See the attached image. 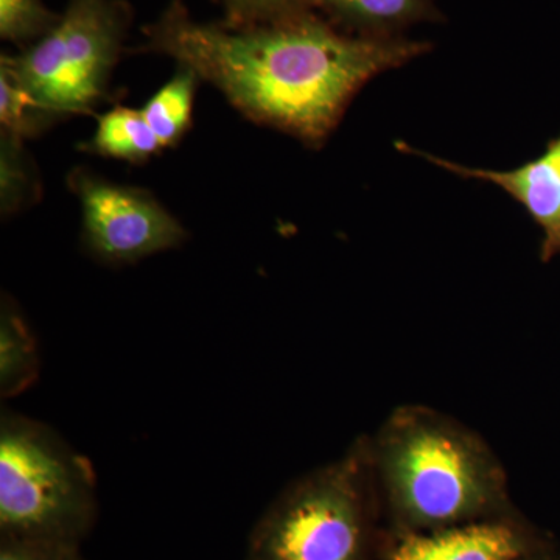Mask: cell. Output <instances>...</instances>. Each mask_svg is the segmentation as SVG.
Segmentation results:
<instances>
[{
	"label": "cell",
	"mask_w": 560,
	"mask_h": 560,
	"mask_svg": "<svg viewBox=\"0 0 560 560\" xmlns=\"http://www.w3.org/2000/svg\"><path fill=\"white\" fill-rule=\"evenodd\" d=\"M405 154L422 158L442 171L459 178L485 180L506 191L512 200L523 206L534 223L544 232L540 243V260L550 261L560 254V135L548 143L536 160L512 171H489L467 167L456 162L434 156L405 142L396 143Z\"/></svg>",
	"instance_id": "cell-8"
},
{
	"label": "cell",
	"mask_w": 560,
	"mask_h": 560,
	"mask_svg": "<svg viewBox=\"0 0 560 560\" xmlns=\"http://www.w3.org/2000/svg\"><path fill=\"white\" fill-rule=\"evenodd\" d=\"M313 9L352 35L396 38L419 24L442 22L436 0H313Z\"/></svg>",
	"instance_id": "cell-9"
},
{
	"label": "cell",
	"mask_w": 560,
	"mask_h": 560,
	"mask_svg": "<svg viewBox=\"0 0 560 560\" xmlns=\"http://www.w3.org/2000/svg\"><path fill=\"white\" fill-rule=\"evenodd\" d=\"M368 442L389 533H427L518 512L497 453L451 415L401 405Z\"/></svg>",
	"instance_id": "cell-2"
},
{
	"label": "cell",
	"mask_w": 560,
	"mask_h": 560,
	"mask_svg": "<svg viewBox=\"0 0 560 560\" xmlns=\"http://www.w3.org/2000/svg\"><path fill=\"white\" fill-rule=\"evenodd\" d=\"M70 190L81 206V241L106 265H130L178 248L183 224L150 191L120 186L86 168L69 173Z\"/></svg>",
	"instance_id": "cell-6"
},
{
	"label": "cell",
	"mask_w": 560,
	"mask_h": 560,
	"mask_svg": "<svg viewBox=\"0 0 560 560\" xmlns=\"http://www.w3.org/2000/svg\"><path fill=\"white\" fill-rule=\"evenodd\" d=\"M226 9V24H264L312 11L313 0H221ZM316 11V10H315Z\"/></svg>",
	"instance_id": "cell-16"
},
{
	"label": "cell",
	"mask_w": 560,
	"mask_h": 560,
	"mask_svg": "<svg viewBox=\"0 0 560 560\" xmlns=\"http://www.w3.org/2000/svg\"><path fill=\"white\" fill-rule=\"evenodd\" d=\"M552 541L518 511L427 533H388L383 560H517Z\"/></svg>",
	"instance_id": "cell-7"
},
{
	"label": "cell",
	"mask_w": 560,
	"mask_h": 560,
	"mask_svg": "<svg viewBox=\"0 0 560 560\" xmlns=\"http://www.w3.org/2000/svg\"><path fill=\"white\" fill-rule=\"evenodd\" d=\"M81 149L131 164L149 161L164 150L142 110L121 105L98 117L97 130Z\"/></svg>",
	"instance_id": "cell-11"
},
{
	"label": "cell",
	"mask_w": 560,
	"mask_h": 560,
	"mask_svg": "<svg viewBox=\"0 0 560 560\" xmlns=\"http://www.w3.org/2000/svg\"><path fill=\"white\" fill-rule=\"evenodd\" d=\"M200 77L179 66L178 72L143 105V117L154 136L160 139L162 149L178 145L179 140L190 130L194 117L195 95Z\"/></svg>",
	"instance_id": "cell-12"
},
{
	"label": "cell",
	"mask_w": 560,
	"mask_h": 560,
	"mask_svg": "<svg viewBox=\"0 0 560 560\" xmlns=\"http://www.w3.org/2000/svg\"><path fill=\"white\" fill-rule=\"evenodd\" d=\"M517 560H560V545L558 541H552L548 547L540 548V550L529 552Z\"/></svg>",
	"instance_id": "cell-18"
},
{
	"label": "cell",
	"mask_w": 560,
	"mask_h": 560,
	"mask_svg": "<svg viewBox=\"0 0 560 560\" xmlns=\"http://www.w3.org/2000/svg\"><path fill=\"white\" fill-rule=\"evenodd\" d=\"M97 477L46 423L0 416V537L83 544L97 523Z\"/></svg>",
	"instance_id": "cell-4"
},
{
	"label": "cell",
	"mask_w": 560,
	"mask_h": 560,
	"mask_svg": "<svg viewBox=\"0 0 560 560\" xmlns=\"http://www.w3.org/2000/svg\"><path fill=\"white\" fill-rule=\"evenodd\" d=\"M58 20L40 0H0V36L10 43H36Z\"/></svg>",
	"instance_id": "cell-15"
},
{
	"label": "cell",
	"mask_w": 560,
	"mask_h": 560,
	"mask_svg": "<svg viewBox=\"0 0 560 560\" xmlns=\"http://www.w3.org/2000/svg\"><path fill=\"white\" fill-rule=\"evenodd\" d=\"M388 533L360 436L280 492L250 530L245 560H383Z\"/></svg>",
	"instance_id": "cell-3"
},
{
	"label": "cell",
	"mask_w": 560,
	"mask_h": 560,
	"mask_svg": "<svg viewBox=\"0 0 560 560\" xmlns=\"http://www.w3.org/2000/svg\"><path fill=\"white\" fill-rule=\"evenodd\" d=\"M39 197V183L24 151V140L0 136V210L3 217L20 212Z\"/></svg>",
	"instance_id": "cell-13"
},
{
	"label": "cell",
	"mask_w": 560,
	"mask_h": 560,
	"mask_svg": "<svg viewBox=\"0 0 560 560\" xmlns=\"http://www.w3.org/2000/svg\"><path fill=\"white\" fill-rule=\"evenodd\" d=\"M143 49L189 68L256 124L319 149L370 81L433 49L352 35L315 10L253 25L191 20L183 0L145 28Z\"/></svg>",
	"instance_id": "cell-1"
},
{
	"label": "cell",
	"mask_w": 560,
	"mask_h": 560,
	"mask_svg": "<svg viewBox=\"0 0 560 560\" xmlns=\"http://www.w3.org/2000/svg\"><path fill=\"white\" fill-rule=\"evenodd\" d=\"M0 560H86L81 545L0 537Z\"/></svg>",
	"instance_id": "cell-17"
},
{
	"label": "cell",
	"mask_w": 560,
	"mask_h": 560,
	"mask_svg": "<svg viewBox=\"0 0 560 560\" xmlns=\"http://www.w3.org/2000/svg\"><path fill=\"white\" fill-rule=\"evenodd\" d=\"M130 22L121 0H70L47 35L20 55H2L0 66L55 120L91 113L105 98Z\"/></svg>",
	"instance_id": "cell-5"
},
{
	"label": "cell",
	"mask_w": 560,
	"mask_h": 560,
	"mask_svg": "<svg viewBox=\"0 0 560 560\" xmlns=\"http://www.w3.org/2000/svg\"><path fill=\"white\" fill-rule=\"evenodd\" d=\"M31 92L14 79L13 73L0 66V125L2 132L25 140L35 138L54 124Z\"/></svg>",
	"instance_id": "cell-14"
},
{
	"label": "cell",
	"mask_w": 560,
	"mask_h": 560,
	"mask_svg": "<svg viewBox=\"0 0 560 560\" xmlns=\"http://www.w3.org/2000/svg\"><path fill=\"white\" fill-rule=\"evenodd\" d=\"M40 357L35 335L10 298L0 307V397L20 396L38 381Z\"/></svg>",
	"instance_id": "cell-10"
}]
</instances>
